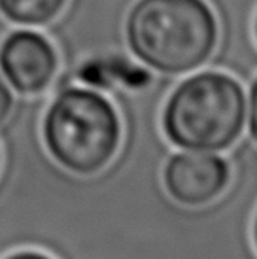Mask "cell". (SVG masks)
I'll return each mask as SVG.
<instances>
[{
    "mask_svg": "<svg viewBox=\"0 0 257 259\" xmlns=\"http://www.w3.org/2000/svg\"><path fill=\"white\" fill-rule=\"evenodd\" d=\"M220 36L208 0H133L123 19L128 53L159 76L184 78L208 66Z\"/></svg>",
    "mask_w": 257,
    "mask_h": 259,
    "instance_id": "1",
    "label": "cell"
},
{
    "mask_svg": "<svg viewBox=\"0 0 257 259\" xmlns=\"http://www.w3.org/2000/svg\"><path fill=\"white\" fill-rule=\"evenodd\" d=\"M40 137L59 166L78 176H93L104 170L119 151L121 115L106 93L66 83L50 89Z\"/></svg>",
    "mask_w": 257,
    "mask_h": 259,
    "instance_id": "2",
    "label": "cell"
},
{
    "mask_svg": "<svg viewBox=\"0 0 257 259\" xmlns=\"http://www.w3.org/2000/svg\"><path fill=\"white\" fill-rule=\"evenodd\" d=\"M248 97L242 81L222 68L187 74L164 97L161 131L178 150H233L244 133Z\"/></svg>",
    "mask_w": 257,
    "mask_h": 259,
    "instance_id": "3",
    "label": "cell"
},
{
    "mask_svg": "<svg viewBox=\"0 0 257 259\" xmlns=\"http://www.w3.org/2000/svg\"><path fill=\"white\" fill-rule=\"evenodd\" d=\"M61 204L48 166L21 142L0 146V257L19 248L51 253L61 240Z\"/></svg>",
    "mask_w": 257,
    "mask_h": 259,
    "instance_id": "4",
    "label": "cell"
},
{
    "mask_svg": "<svg viewBox=\"0 0 257 259\" xmlns=\"http://www.w3.org/2000/svg\"><path fill=\"white\" fill-rule=\"evenodd\" d=\"M59 72V53L42 29L15 27L0 40V74L19 97L50 93Z\"/></svg>",
    "mask_w": 257,
    "mask_h": 259,
    "instance_id": "5",
    "label": "cell"
},
{
    "mask_svg": "<svg viewBox=\"0 0 257 259\" xmlns=\"http://www.w3.org/2000/svg\"><path fill=\"white\" fill-rule=\"evenodd\" d=\"M161 178L172 201L197 208L225 193L233 178V166L227 157L214 151L172 150L164 161Z\"/></svg>",
    "mask_w": 257,
    "mask_h": 259,
    "instance_id": "6",
    "label": "cell"
},
{
    "mask_svg": "<svg viewBox=\"0 0 257 259\" xmlns=\"http://www.w3.org/2000/svg\"><path fill=\"white\" fill-rule=\"evenodd\" d=\"M68 0H0V15L12 27L44 29L64 12Z\"/></svg>",
    "mask_w": 257,
    "mask_h": 259,
    "instance_id": "7",
    "label": "cell"
},
{
    "mask_svg": "<svg viewBox=\"0 0 257 259\" xmlns=\"http://www.w3.org/2000/svg\"><path fill=\"white\" fill-rule=\"evenodd\" d=\"M248 114H246V125L250 131L251 140L257 144V76L251 79L250 91H248Z\"/></svg>",
    "mask_w": 257,
    "mask_h": 259,
    "instance_id": "8",
    "label": "cell"
},
{
    "mask_svg": "<svg viewBox=\"0 0 257 259\" xmlns=\"http://www.w3.org/2000/svg\"><path fill=\"white\" fill-rule=\"evenodd\" d=\"M15 99H17V95L14 93V89L4 79V76L0 74V125L6 121L10 114L14 112Z\"/></svg>",
    "mask_w": 257,
    "mask_h": 259,
    "instance_id": "9",
    "label": "cell"
},
{
    "mask_svg": "<svg viewBox=\"0 0 257 259\" xmlns=\"http://www.w3.org/2000/svg\"><path fill=\"white\" fill-rule=\"evenodd\" d=\"M0 259H55V257L50 255L48 252L38 250V248H19V250L6 253L4 257Z\"/></svg>",
    "mask_w": 257,
    "mask_h": 259,
    "instance_id": "10",
    "label": "cell"
},
{
    "mask_svg": "<svg viewBox=\"0 0 257 259\" xmlns=\"http://www.w3.org/2000/svg\"><path fill=\"white\" fill-rule=\"evenodd\" d=\"M251 240H253V246H255V252H257V212L253 220H251Z\"/></svg>",
    "mask_w": 257,
    "mask_h": 259,
    "instance_id": "11",
    "label": "cell"
},
{
    "mask_svg": "<svg viewBox=\"0 0 257 259\" xmlns=\"http://www.w3.org/2000/svg\"><path fill=\"white\" fill-rule=\"evenodd\" d=\"M253 34H255V40H257V17H255V21H253Z\"/></svg>",
    "mask_w": 257,
    "mask_h": 259,
    "instance_id": "12",
    "label": "cell"
}]
</instances>
